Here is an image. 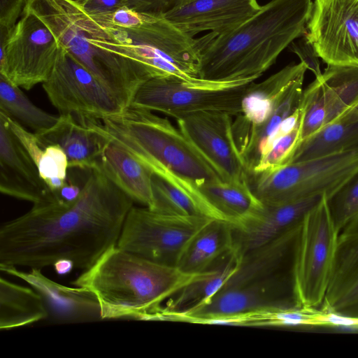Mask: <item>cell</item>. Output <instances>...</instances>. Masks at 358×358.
I'll list each match as a JSON object with an SVG mask.
<instances>
[{
    "label": "cell",
    "mask_w": 358,
    "mask_h": 358,
    "mask_svg": "<svg viewBox=\"0 0 358 358\" xmlns=\"http://www.w3.org/2000/svg\"><path fill=\"white\" fill-rule=\"evenodd\" d=\"M134 201L99 170L78 199L34 204L0 228V265L42 269L60 259L87 270L117 245Z\"/></svg>",
    "instance_id": "cell-1"
},
{
    "label": "cell",
    "mask_w": 358,
    "mask_h": 358,
    "mask_svg": "<svg viewBox=\"0 0 358 358\" xmlns=\"http://www.w3.org/2000/svg\"><path fill=\"white\" fill-rule=\"evenodd\" d=\"M313 0H271L202 50L199 77L213 82L257 79L296 38L307 33Z\"/></svg>",
    "instance_id": "cell-2"
},
{
    "label": "cell",
    "mask_w": 358,
    "mask_h": 358,
    "mask_svg": "<svg viewBox=\"0 0 358 358\" xmlns=\"http://www.w3.org/2000/svg\"><path fill=\"white\" fill-rule=\"evenodd\" d=\"M95 15L99 28L90 39L92 46L128 59L148 79L174 78L192 84L206 81L199 77L201 53L216 34L194 38L162 15L138 13L127 6Z\"/></svg>",
    "instance_id": "cell-3"
},
{
    "label": "cell",
    "mask_w": 358,
    "mask_h": 358,
    "mask_svg": "<svg viewBox=\"0 0 358 358\" xmlns=\"http://www.w3.org/2000/svg\"><path fill=\"white\" fill-rule=\"evenodd\" d=\"M211 271L185 272L115 245L71 283L86 288L96 296L101 319L155 320L164 301Z\"/></svg>",
    "instance_id": "cell-4"
},
{
    "label": "cell",
    "mask_w": 358,
    "mask_h": 358,
    "mask_svg": "<svg viewBox=\"0 0 358 358\" xmlns=\"http://www.w3.org/2000/svg\"><path fill=\"white\" fill-rule=\"evenodd\" d=\"M301 222L266 244L242 253L236 271L206 305L173 321L193 323L254 310L298 307L293 265Z\"/></svg>",
    "instance_id": "cell-5"
},
{
    "label": "cell",
    "mask_w": 358,
    "mask_h": 358,
    "mask_svg": "<svg viewBox=\"0 0 358 358\" xmlns=\"http://www.w3.org/2000/svg\"><path fill=\"white\" fill-rule=\"evenodd\" d=\"M112 143L142 163L151 172L167 169L193 182L224 180L178 127L152 111L128 107L101 120Z\"/></svg>",
    "instance_id": "cell-6"
},
{
    "label": "cell",
    "mask_w": 358,
    "mask_h": 358,
    "mask_svg": "<svg viewBox=\"0 0 358 358\" xmlns=\"http://www.w3.org/2000/svg\"><path fill=\"white\" fill-rule=\"evenodd\" d=\"M358 174V145L266 171H247L246 180L264 205L308 197L329 199Z\"/></svg>",
    "instance_id": "cell-7"
},
{
    "label": "cell",
    "mask_w": 358,
    "mask_h": 358,
    "mask_svg": "<svg viewBox=\"0 0 358 358\" xmlns=\"http://www.w3.org/2000/svg\"><path fill=\"white\" fill-rule=\"evenodd\" d=\"M255 80L192 84L174 78H152L140 86L130 107L162 113L176 120L202 111L236 117Z\"/></svg>",
    "instance_id": "cell-8"
},
{
    "label": "cell",
    "mask_w": 358,
    "mask_h": 358,
    "mask_svg": "<svg viewBox=\"0 0 358 358\" xmlns=\"http://www.w3.org/2000/svg\"><path fill=\"white\" fill-rule=\"evenodd\" d=\"M339 231L324 196L301 222L294 265V292L299 308H320L335 259Z\"/></svg>",
    "instance_id": "cell-9"
},
{
    "label": "cell",
    "mask_w": 358,
    "mask_h": 358,
    "mask_svg": "<svg viewBox=\"0 0 358 358\" xmlns=\"http://www.w3.org/2000/svg\"><path fill=\"white\" fill-rule=\"evenodd\" d=\"M132 206L117 246L148 260L178 266L193 238L211 220Z\"/></svg>",
    "instance_id": "cell-10"
},
{
    "label": "cell",
    "mask_w": 358,
    "mask_h": 358,
    "mask_svg": "<svg viewBox=\"0 0 358 358\" xmlns=\"http://www.w3.org/2000/svg\"><path fill=\"white\" fill-rule=\"evenodd\" d=\"M0 74L26 90L50 77L60 43L40 17L25 6L9 32L0 28Z\"/></svg>",
    "instance_id": "cell-11"
},
{
    "label": "cell",
    "mask_w": 358,
    "mask_h": 358,
    "mask_svg": "<svg viewBox=\"0 0 358 358\" xmlns=\"http://www.w3.org/2000/svg\"><path fill=\"white\" fill-rule=\"evenodd\" d=\"M42 86L60 114L102 120L127 108L61 44L54 69Z\"/></svg>",
    "instance_id": "cell-12"
},
{
    "label": "cell",
    "mask_w": 358,
    "mask_h": 358,
    "mask_svg": "<svg viewBox=\"0 0 358 358\" xmlns=\"http://www.w3.org/2000/svg\"><path fill=\"white\" fill-rule=\"evenodd\" d=\"M305 36L327 65L358 66V0H315Z\"/></svg>",
    "instance_id": "cell-13"
},
{
    "label": "cell",
    "mask_w": 358,
    "mask_h": 358,
    "mask_svg": "<svg viewBox=\"0 0 358 358\" xmlns=\"http://www.w3.org/2000/svg\"><path fill=\"white\" fill-rule=\"evenodd\" d=\"M358 103V66L327 65L303 91L301 141L338 120Z\"/></svg>",
    "instance_id": "cell-14"
},
{
    "label": "cell",
    "mask_w": 358,
    "mask_h": 358,
    "mask_svg": "<svg viewBox=\"0 0 358 358\" xmlns=\"http://www.w3.org/2000/svg\"><path fill=\"white\" fill-rule=\"evenodd\" d=\"M177 127L224 181L246 179V168L232 131V116L202 111L176 120Z\"/></svg>",
    "instance_id": "cell-15"
},
{
    "label": "cell",
    "mask_w": 358,
    "mask_h": 358,
    "mask_svg": "<svg viewBox=\"0 0 358 358\" xmlns=\"http://www.w3.org/2000/svg\"><path fill=\"white\" fill-rule=\"evenodd\" d=\"M0 191L34 205L59 199L41 178L35 162L1 117Z\"/></svg>",
    "instance_id": "cell-16"
},
{
    "label": "cell",
    "mask_w": 358,
    "mask_h": 358,
    "mask_svg": "<svg viewBox=\"0 0 358 358\" xmlns=\"http://www.w3.org/2000/svg\"><path fill=\"white\" fill-rule=\"evenodd\" d=\"M257 0H184L162 15L187 35L227 33L259 10Z\"/></svg>",
    "instance_id": "cell-17"
},
{
    "label": "cell",
    "mask_w": 358,
    "mask_h": 358,
    "mask_svg": "<svg viewBox=\"0 0 358 358\" xmlns=\"http://www.w3.org/2000/svg\"><path fill=\"white\" fill-rule=\"evenodd\" d=\"M0 270L29 284L43 298L48 318L57 323H74L101 319L96 296L81 287H68L43 274L41 269L20 270L16 266L0 265Z\"/></svg>",
    "instance_id": "cell-18"
},
{
    "label": "cell",
    "mask_w": 358,
    "mask_h": 358,
    "mask_svg": "<svg viewBox=\"0 0 358 358\" xmlns=\"http://www.w3.org/2000/svg\"><path fill=\"white\" fill-rule=\"evenodd\" d=\"M36 134L45 145L60 146L67 156L69 168L89 171L94 168L111 142L101 120L75 113L60 114L53 127Z\"/></svg>",
    "instance_id": "cell-19"
},
{
    "label": "cell",
    "mask_w": 358,
    "mask_h": 358,
    "mask_svg": "<svg viewBox=\"0 0 358 358\" xmlns=\"http://www.w3.org/2000/svg\"><path fill=\"white\" fill-rule=\"evenodd\" d=\"M320 309L358 318V218L339 233L332 271Z\"/></svg>",
    "instance_id": "cell-20"
},
{
    "label": "cell",
    "mask_w": 358,
    "mask_h": 358,
    "mask_svg": "<svg viewBox=\"0 0 358 358\" xmlns=\"http://www.w3.org/2000/svg\"><path fill=\"white\" fill-rule=\"evenodd\" d=\"M323 196H311L275 205L263 204L239 227H234L235 247L244 253L271 241L299 224Z\"/></svg>",
    "instance_id": "cell-21"
},
{
    "label": "cell",
    "mask_w": 358,
    "mask_h": 358,
    "mask_svg": "<svg viewBox=\"0 0 358 358\" xmlns=\"http://www.w3.org/2000/svg\"><path fill=\"white\" fill-rule=\"evenodd\" d=\"M152 210L180 216L227 221L191 180L165 168L152 171Z\"/></svg>",
    "instance_id": "cell-22"
},
{
    "label": "cell",
    "mask_w": 358,
    "mask_h": 358,
    "mask_svg": "<svg viewBox=\"0 0 358 358\" xmlns=\"http://www.w3.org/2000/svg\"><path fill=\"white\" fill-rule=\"evenodd\" d=\"M306 64H290L264 81L254 83L242 101V110L232 123L234 139L262 124L273 112L279 99L296 79L304 77Z\"/></svg>",
    "instance_id": "cell-23"
},
{
    "label": "cell",
    "mask_w": 358,
    "mask_h": 358,
    "mask_svg": "<svg viewBox=\"0 0 358 358\" xmlns=\"http://www.w3.org/2000/svg\"><path fill=\"white\" fill-rule=\"evenodd\" d=\"M94 169L101 172L134 201L152 208V172L128 152L110 142Z\"/></svg>",
    "instance_id": "cell-24"
},
{
    "label": "cell",
    "mask_w": 358,
    "mask_h": 358,
    "mask_svg": "<svg viewBox=\"0 0 358 358\" xmlns=\"http://www.w3.org/2000/svg\"><path fill=\"white\" fill-rule=\"evenodd\" d=\"M242 253L235 248L206 277L184 287L162 305L155 320H171L206 305L234 274Z\"/></svg>",
    "instance_id": "cell-25"
},
{
    "label": "cell",
    "mask_w": 358,
    "mask_h": 358,
    "mask_svg": "<svg viewBox=\"0 0 358 358\" xmlns=\"http://www.w3.org/2000/svg\"><path fill=\"white\" fill-rule=\"evenodd\" d=\"M304 77L294 81L284 92L270 116L235 140L246 171L254 170L283 122L299 107Z\"/></svg>",
    "instance_id": "cell-26"
},
{
    "label": "cell",
    "mask_w": 358,
    "mask_h": 358,
    "mask_svg": "<svg viewBox=\"0 0 358 358\" xmlns=\"http://www.w3.org/2000/svg\"><path fill=\"white\" fill-rule=\"evenodd\" d=\"M234 248L233 225L213 220L193 238L178 267L192 273L206 272L220 264Z\"/></svg>",
    "instance_id": "cell-27"
},
{
    "label": "cell",
    "mask_w": 358,
    "mask_h": 358,
    "mask_svg": "<svg viewBox=\"0 0 358 358\" xmlns=\"http://www.w3.org/2000/svg\"><path fill=\"white\" fill-rule=\"evenodd\" d=\"M198 188L234 228L239 227L263 206L246 179L210 182Z\"/></svg>",
    "instance_id": "cell-28"
},
{
    "label": "cell",
    "mask_w": 358,
    "mask_h": 358,
    "mask_svg": "<svg viewBox=\"0 0 358 358\" xmlns=\"http://www.w3.org/2000/svg\"><path fill=\"white\" fill-rule=\"evenodd\" d=\"M41 296L34 289L0 278V329L9 330L48 318Z\"/></svg>",
    "instance_id": "cell-29"
},
{
    "label": "cell",
    "mask_w": 358,
    "mask_h": 358,
    "mask_svg": "<svg viewBox=\"0 0 358 358\" xmlns=\"http://www.w3.org/2000/svg\"><path fill=\"white\" fill-rule=\"evenodd\" d=\"M358 145V121L339 118L301 141L291 163L323 156Z\"/></svg>",
    "instance_id": "cell-30"
},
{
    "label": "cell",
    "mask_w": 358,
    "mask_h": 358,
    "mask_svg": "<svg viewBox=\"0 0 358 358\" xmlns=\"http://www.w3.org/2000/svg\"><path fill=\"white\" fill-rule=\"evenodd\" d=\"M0 111L38 134L53 127L59 116L34 105L20 87L0 74Z\"/></svg>",
    "instance_id": "cell-31"
},
{
    "label": "cell",
    "mask_w": 358,
    "mask_h": 358,
    "mask_svg": "<svg viewBox=\"0 0 358 358\" xmlns=\"http://www.w3.org/2000/svg\"><path fill=\"white\" fill-rule=\"evenodd\" d=\"M36 165L41 178L57 194L59 190L67 183V170L69 166L64 151L58 145H45Z\"/></svg>",
    "instance_id": "cell-32"
},
{
    "label": "cell",
    "mask_w": 358,
    "mask_h": 358,
    "mask_svg": "<svg viewBox=\"0 0 358 358\" xmlns=\"http://www.w3.org/2000/svg\"><path fill=\"white\" fill-rule=\"evenodd\" d=\"M300 142L301 122L289 132L276 138L251 171H271L290 164Z\"/></svg>",
    "instance_id": "cell-33"
},
{
    "label": "cell",
    "mask_w": 358,
    "mask_h": 358,
    "mask_svg": "<svg viewBox=\"0 0 358 358\" xmlns=\"http://www.w3.org/2000/svg\"><path fill=\"white\" fill-rule=\"evenodd\" d=\"M328 201L333 220L340 233L358 218V174Z\"/></svg>",
    "instance_id": "cell-34"
},
{
    "label": "cell",
    "mask_w": 358,
    "mask_h": 358,
    "mask_svg": "<svg viewBox=\"0 0 358 358\" xmlns=\"http://www.w3.org/2000/svg\"><path fill=\"white\" fill-rule=\"evenodd\" d=\"M288 47L289 50L295 53L301 62L306 64L307 69L314 73L315 78L321 77L322 73L318 56L313 45L305 35L301 39L293 41Z\"/></svg>",
    "instance_id": "cell-35"
},
{
    "label": "cell",
    "mask_w": 358,
    "mask_h": 358,
    "mask_svg": "<svg viewBox=\"0 0 358 358\" xmlns=\"http://www.w3.org/2000/svg\"><path fill=\"white\" fill-rule=\"evenodd\" d=\"M184 0H125L126 6L136 12L163 15Z\"/></svg>",
    "instance_id": "cell-36"
},
{
    "label": "cell",
    "mask_w": 358,
    "mask_h": 358,
    "mask_svg": "<svg viewBox=\"0 0 358 358\" xmlns=\"http://www.w3.org/2000/svg\"><path fill=\"white\" fill-rule=\"evenodd\" d=\"M27 0H0V28L13 29L24 11Z\"/></svg>",
    "instance_id": "cell-37"
},
{
    "label": "cell",
    "mask_w": 358,
    "mask_h": 358,
    "mask_svg": "<svg viewBox=\"0 0 358 358\" xmlns=\"http://www.w3.org/2000/svg\"><path fill=\"white\" fill-rule=\"evenodd\" d=\"M86 13L92 15H106L126 6L125 0H87L79 6Z\"/></svg>",
    "instance_id": "cell-38"
},
{
    "label": "cell",
    "mask_w": 358,
    "mask_h": 358,
    "mask_svg": "<svg viewBox=\"0 0 358 358\" xmlns=\"http://www.w3.org/2000/svg\"><path fill=\"white\" fill-rule=\"evenodd\" d=\"M81 188L74 184H69L68 182L63 186L57 192V195L60 199L66 202H72L79 196Z\"/></svg>",
    "instance_id": "cell-39"
},
{
    "label": "cell",
    "mask_w": 358,
    "mask_h": 358,
    "mask_svg": "<svg viewBox=\"0 0 358 358\" xmlns=\"http://www.w3.org/2000/svg\"><path fill=\"white\" fill-rule=\"evenodd\" d=\"M55 273L59 275H65L70 273L74 268L73 261L68 259H60L52 265Z\"/></svg>",
    "instance_id": "cell-40"
},
{
    "label": "cell",
    "mask_w": 358,
    "mask_h": 358,
    "mask_svg": "<svg viewBox=\"0 0 358 358\" xmlns=\"http://www.w3.org/2000/svg\"><path fill=\"white\" fill-rule=\"evenodd\" d=\"M339 118H343L351 121H358V103L347 112H345L343 115H342Z\"/></svg>",
    "instance_id": "cell-41"
},
{
    "label": "cell",
    "mask_w": 358,
    "mask_h": 358,
    "mask_svg": "<svg viewBox=\"0 0 358 358\" xmlns=\"http://www.w3.org/2000/svg\"><path fill=\"white\" fill-rule=\"evenodd\" d=\"M71 2L75 3V4H77L78 6H82L83 5L87 0H69Z\"/></svg>",
    "instance_id": "cell-42"
}]
</instances>
